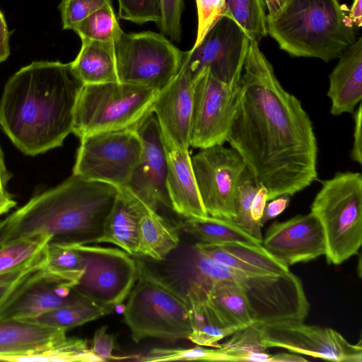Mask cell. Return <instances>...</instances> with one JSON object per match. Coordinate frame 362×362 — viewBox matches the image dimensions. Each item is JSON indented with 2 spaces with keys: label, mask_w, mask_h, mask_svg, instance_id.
<instances>
[{
  "label": "cell",
  "mask_w": 362,
  "mask_h": 362,
  "mask_svg": "<svg viewBox=\"0 0 362 362\" xmlns=\"http://www.w3.org/2000/svg\"><path fill=\"white\" fill-rule=\"evenodd\" d=\"M226 142L267 201L290 197L317 178V144L300 101L276 78L259 42H250Z\"/></svg>",
  "instance_id": "1"
},
{
  "label": "cell",
  "mask_w": 362,
  "mask_h": 362,
  "mask_svg": "<svg viewBox=\"0 0 362 362\" xmlns=\"http://www.w3.org/2000/svg\"><path fill=\"white\" fill-rule=\"evenodd\" d=\"M71 64L35 61L13 74L0 99V125L23 153L35 156L62 146L72 133L81 87Z\"/></svg>",
  "instance_id": "2"
},
{
  "label": "cell",
  "mask_w": 362,
  "mask_h": 362,
  "mask_svg": "<svg viewBox=\"0 0 362 362\" xmlns=\"http://www.w3.org/2000/svg\"><path fill=\"white\" fill-rule=\"evenodd\" d=\"M118 192L111 184L72 175L1 220L0 246L42 234L50 242L90 244L100 235Z\"/></svg>",
  "instance_id": "3"
},
{
  "label": "cell",
  "mask_w": 362,
  "mask_h": 362,
  "mask_svg": "<svg viewBox=\"0 0 362 362\" xmlns=\"http://www.w3.org/2000/svg\"><path fill=\"white\" fill-rule=\"evenodd\" d=\"M267 33L280 49L326 62L338 59L356 40L347 8L339 0H286L267 16Z\"/></svg>",
  "instance_id": "4"
},
{
  "label": "cell",
  "mask_w": 362,
  "mask_h": 362,
  "mask_svg": "<svg viewBox=\"0 0 362 362\" xmlns=\"http://www.w3.org/2000/svg\"><path fill=\"white\" fill-rule=\"evenodd\" d=\"M188 281L200 284L227 280L245 294L255 322L304 321L310 304L300 279L288 272L281 274L250 273L228 267L197 252L187 260Z\"/></svg>",
  "instance_id": "5"
},
{
  "label": "cell",
  "mask_w": 362,
  "mask_h": 362,
  "mask_svg": "<svg viewBox=\"0 0 362 362\" xmlns=\"http://www.w3.org/2000/svg\"><path fill=\"white\" fill-rule=\"evenodd\" d=\"M137 279L128 296L124 320L134 342L156 338L174 342L192 333L185 296L136 260Z\"/></svg>",
  "instance_id": "6"
},
{
  "label": "cell",
  "mask_w": 362,
  "mask_h": 362,
  "mask_svg": "<svg viewBox=\"0 0 362 362\" xmlns=\"http://www.w3.org/2000/svg\"><path fill=\"white\" fill-rule=\"evenodd\" d=\"M322 184L310 212L322 227L327 263L340 264L357 255L362 244V175L337 173Z\"/></svg>",
  "instance_id": "7"
},
{
  "label": "cell",
  "mask_w": 362,
  "mask_h": 362,
  "mask_svg": "<svg viewBox=\"0 0 362 362\" xmlns=\"http://www.w3.org/2000/svg\"><path fill=\"white\" fill-rule=\"evenodd\" d=\"M159 91L121 82L82 85L76 103L72 133L79 139L132 129L152 112Z\"/></svg>",
  "instance_id": "8"
},
{
  "label": "cell",
  "mask_w": 362,
  "mask_h": 362,
  "mask_svg": "<svg viewBox=\"0 0 362 362\" xmlns=\"http://www.w3.org/2000/svg\"><path fill=\"white\" fill-rule=\"evenodd\" d=\"M115 45L119 81L159 92L177 74L185 54L153 31L124 32Z\"/></svg>",
  "instance_id": "9"
},
{
  "label": "cell",
  "mask_w": 362,
  "mask_h": 362,
  "mask_svg": "<svg viewBox=\"0 0 362 362\" xmlns=\"http://www.w3.org/2000/svg\"><path fill=\"white\" fill-rule=\"evenodd\" d=\"M72 175L125 187L139 164L142 144L134 128L80 139Z\"/></svg>",
  "instance_id": "10"
},
{
  "label": "cell",
  "mask_w": 362,
  "mask_h": 362,
  "mask_svg": "<svg viewBox=\"0 0 362 362\" xmlns=\"http://www.w3.org/2000/svg\"><path fill=\"white\" fill-rule=\"evenodd\" d=\"M71 243L85 261V271L72 289L113 310L127 298L136 283V261L122 249Z\"/></svg>",
  "instance_id": "11"
},
{
  "label": "cell",
  "mask_w": 362,
  "mask_h": 362,
  "mask_svg": "<svg viewBox=\"0 0 362 362\" xmlns=\"http://www.w3.org/2000/svg\"><path fill=\"white\" fill-rule=\"evenodd\" d=\"M191 159L208 215L233 220L238 187L248 173L243 158L234 149L223 144L200 149Z\"/></svg>",
  "instance_id": "12"
},
{
  "label": "cell",
  "mask_w": 362,
  "mask_h": 362,
  "mask_svg": "<svg viewBox=\"0 0 362 362\" xmlns=\"http://www.w3.org/2000/svg\"><path fill=\"white\" fill-rule=\"evenodd\" d=\"M238 91L239 81L224 83L207 69L195 76L190 147L202 149L226 142Z\"/></svg>",
  "instance_id": "13"
},
{
  "label": "cell",
  "mask_w": 362,
  "mask_h": 362,
  "mask_svg": "<svg viewBox=\"0 0 362 362\" xmlns=\"http://www.w3.org/2000/svg\"><path fill=\"white\" fill-rule=\"evenodd\" d=\"M262 343L268 349L339 362H361L362 346L349 343L339 332L300 320L261 323Z\"/></svg>",
  "instance_id": "14"
},
{
  "label": "cell",
  "mask_w": 362,
  "mask_h": 362,
  "mask_svg": "<svg viewBox=\"0 0 362 362\" xmlns=\"http://www.w3.org/2000/svg\"><path fill=\"white\" fill-rule=\"evenodd\" d=\"M250 39L231 18L222 16L195 47L185 52L182 65L195 76L207 69L226 83L240 80Z\"/></svg>",
  "instance_id": "15"
},
{
  "label": "cell",
  "mask_w": 362,
  "mask_h": 362,
  "mask_svg": "<svg viewBox=\"0 0 362 362\" xmlns=\"http://www.w3.org/2000/svg\"><path fill=\"white\" fill-rule=\"evenodd\" d=\"M134 129L141 139L142 151L139 164L124 188L158 213L161 208L172 210L166 189V150L153 113Z\"/></svg>",
  "instance_id": "16"
},
{
  "label": "cell",
  "mask_w": 362,
  "mask_h": 362,
  "mask_svg": "<svg viewBox=\"0 0 362 362\" xmlns=\"http://www.w3.org/2000/svg\"><path fill=\"white\" fill-rule=\"evenodd\" d=\"M86 300L69 283L43 267L25 279L0 304V319L32 320Z\"/></svg>",
  "instance_id": "17"
},
{
  "label": "cell",
  "mask_w": 362,
  "mask_h": 362,
  "mask_svg": "<svg viewBox=\"0 0 362 362\" xmlns=\"http://www.w3.org/2000/svg\"><path fill=\"white\" fill-rule=\"evenodd\" d=\"M195 76L183 65L152 107L166 151L189 149Z\"/></svg>",
  "instance_id": "18"
},
{
  "label": "cell",
  "mask_w": 362,
  "mask_h": 362,
  "mask_svg": "<svg viewBox=\"0 0 362 362\" xmlns=\"http://www.w3.org/2000/svg\"><path fill=\"white\" fill-rule=\"evenodd\" d=\"M262 245L288 267L309 262L326 252L322 227L311 212L283 222H273L267 228Z\"/></svg>",
  "instance_id": "19"
},
{
  "label": "cell",
  "mask_w": 362,
  "mask_h": 362,
  "mask_svg": "<svg viewBox=\"0 0 362 362\" xmlns=\"http://www.w3.org/2000/svg\"><path fill=\"white\" fill-rule=\"evenodd\" d=\"M166 189L172 210L184 218L208 214L202 203L189 149L166 151Z\"/></svg>",
  "instance_id": "20"
},
{
  "label": "cell",
  "mask_w": 362,
  "mask_h": 362,
  "mask_svg": "<svg viewBox=\"0 0 362 362\" xmlns=\"http://www.w3.org/2000/svg\"><path fill=\"white\" fill-rule=\"evenodd\" d=\"M329 75L327 96L330 112L337 116L354 113L362 99V37H359L339 57Z\"/></svg>",
  "instance_id": "21"
},
{
  "label": "cell",
  "mask_w": 362,
  "mask_h": 362,
  "mask_svg": "<svg viewBox=\"0 0 362 362\" xmlns=\"http://www.w3.org/2000/svg\"><path fill=\"white\" fill-rule=\"evenodd\" d=\"M194 249L212 260L241 271L261 274H281L288 267L272 256L262 244L197 243Z\"/></svg>",
  "instance_id": "22"
},
{
  "label": "cell",
  "mask_w": 362,
  "mask_h": 362,
  "mask_svg": "<svg viewBox=\"0 0 362 362\" xmlns=\"http://www.w3.org/2000/svg\"><path fill=\"white\" fill-rule=\"evenodd\" d=\"M65 329L54 328L31 320L0 319V361L31 354L66 336Z\"/></svg>",
  "instance_id": "23"
},
{
  "label": "cell",
  "mask_w": 362,
  "mask_h": 362,
  "mask_svg": "<svg viewBox=\"0 0 362 362\" xmlns=\"http://www.w3.org/2000/svg\"><path fill=\"white\" fill-rule=\"evenodd\" d=\"M146 206L127 189L119 188L100 235L90 244L111 243L131 255H136L139 219Z\"/></svg>",
  "instance_id": "24"
},
{
  "label": "cell",
  "mask_w": 362,
  "mask_h": 362,
  "mask_svg": "<svg viewBox=\"0 0 362 362\" xmlns=\"http://www.w3.org/2000/svg\"><path fill=\"white\" fill-rule=\"evenodd\" d=\"M187 298L192 322V333L187 339L197 345L219 348L218 341L233 334L237 329L228 326L209 301L203 286L188 281L183 293Z\"/></svg>",
  "instance_id": "25"
},
{
  "label": "cell",
  "mask_w": 362,
  "mask_h": 362,
  "mask_svg": "<svg viewBox=\"0 0 362 362\" xmlns=\"http://www.w3.org/2000/svg\"><path fill=\"white\" fill-rule=\"evenodd\" d=\"M70 64L83 85L119 82L114 42L81 40V49Z\"/></svg>",
  "instance_id": "26"
},
{
  "label": "cell",
  "mask_w": 362,
  "mask_h": 362,
  "mask_svg": "<svg viewBox=\"0 0 362 362\" xmlns=\"http://www.w3.org/2000/svg\"><path fill=\"white\" fill-rule=\"evenodd\" d=\"M176 229L159 213L146 206L139 219L136 255L156 261L165 259L180 243Z\"/></svg>",
  "instance_id": "27"
},
{
  "label": "cell",
  "mask_w": 362,
  "mask_h": 362,
  "mask_svg": "<svg viewBox=\"0 0 362 362\" xmlns=\"http://www.w3.org/2000/svg\"><path fill=\"white\" fill-rule=\"evenodd\" d=\"M201 284L209 301L228 326L238 329L255 322L245 294L234 283L221 280Z\"/></svg>",
  "instance_id": "28"
},
{
  "label": "cell",
  "mask_w": 362,
  "mask_h": 362,
  "mask_svg": "<svg viewBox=\"0 0 362 362\" xmlns=\"http://www.w3.org/2000/svg\"><path fill=\"white\" fill-rule=\"evenodd\" d=\"M179 227L202 243L209 244H261L233 220L211 216L185 218Z\"/></svg>",
  "instance_id": "29"
},
{
  "label": "cell",
  "mask_w": 362,
  "mask_h": 362,
  "mask_svg": "<svg viewBox=\"0 0 362 362\" xmlns=\"http://www.w3.org/2000/svg\"><path fill=\"white\" fill-rule=\"evenodd\" d=\"M218 349L227 361L272 362L273 356L262 343L260 322L237 329Z\"/></svg>",
  "instance_id": "30"
},
{
  "label": "cell",
  "mask_w": 362,
  "mask_h": 362,
  "mask_svg": "<svg viewBox=\"0 0 362 362\" xmlns=\"http://www.w3.org/2000/svg\"><path fill=\"white\" fill-rule=\"evenodd\" d=\"M12 361H103L90 347L86 339L66 335L35 353L15 358Z\"/></svg>",
  "instance_id": "31"
},
{
  "label": "cell",
  "mask_w": 362,
  "mask_h": 362,
  "mask_svg": "<svg viewBox=\"0 0 362 362\" xmlns=\"http://www.w3.org/2000/svg\"><path fill=\"white\" fill-rule=\"evenodd\" d=\"M112 311L111 309L86 300L50 310L31 320L54 328L67 330L108 315Z\"/></svg>",
  "instance_id": "32"
},
{
  "label": "cell",
  "mask_w": 362,
  "mask_h": 362,
  "mask_svg": "<svg viewBox=\"0 0 362 362\" xmlns=\"http://www.w3.org/2000/svg\"><path fill=\"white\" fill-rule=\"evenodd\" d=\"M45 269L73 288L85 271V261L71 243L49 242Z\"/></svg>",
  "instance_id": "33"
},
{
  "label": "cell",
  "mask_w": 362,
  "mask_h": 362,
  "mask_svg": "<svg viewBox=\"0 0 362 362\" xmlns=\"http://www.w3.org/2000/svg\"><path fill=\"white\" fill-rule=\"evenodd\" d=\"M224 16L233 20L250 40L259 42L267 35L264 0H226Z\"/></svg>",
  "instance_id": "34"
},
{
  "label": "cell",
  "mask_w": 362,
  "mask_h": 362,
  "mask_svg": "<svg viewBox=\"0 0 362 362\" xmlns=\"http://www.w3.org/2000/svg\"><path fill=\"white\" fill-rule=\"evenodd\" d=\"M81 40L116 42L124 31L121 28L112 4L89 15L72 28Z\"/></svg>",
  "instance_id": "35"
},
{
  "label": "cell",
  "mask_w": 362,
  "mask_h": 362,
  "mask_svg": "<svg viewBox=\"0 0 362 362\" xmlns=\"http://www.w3.org/2000/svg\"><path fill=\"white\" fill-rule=\"evenodd\" d=\"M48 235L24 236L0 246V274L20 267L33 260L46 247Z\"/></svg>",
  "instance_id": "36"
},
{
  "label": "cell",
  "mask_w": 362,
  "mask_h": 362,
  "mask_svg": "<svg viewBox=\"0 0 362 362\" xmlns=\"http://www.w3.org/2000/svg\"><path fill=\"white\" fill-rule=\"evenodd\" d=\"M141 362L174 361H227L226 356L218 348L207 349L197 345L192 348L156 347L137 358Z\"/></svg>",
  "instance_id": "37"
},
{
  "label": "cell",
  "mask_w": 362,
  "mask_h": 362,
  "mask_svg": "<svg viewBox=\"0 0 362 362\" xmlns=\"http://www.w3.org/2000/svg\"><path fill=\"white\" fill-rule=\"evenodd\" d=\"M256 192L257 186L248 173L238 187L235 216L233 221L262 244V227L251 216L252 202Z\"/></svg>",
  "instance_id": "38"
},
{
  "label": "cell",
  "mask_w": 362,
  "mask_h": 362,
  "mask_svg": "<svg viewBox=\"0 0 362 362\" xmlns=\"http://www.w3.org/2000/svg\"><path fill=\"white\" fill-rule=\"evenodd\" d=\"M118 15L123 20L136 24L154 22L160 18L161 0H117Z\"/></svg>",
  "instance_id": "39"
},
{
  "label": "cell",
  "mask_w": 362,
  "mask_h": 362,
  "mask_svg": "<svg viewBox=\"0 0 362 362\" xmlns=\"http://www.w3.org/2000/svg\"><path fill=\"white\" fill-rule=\"evenodd\" d=\"M112 0H62L59 4L62 28L72 30L74 25Z\"/></svg>",
  "instance_id": "40"
},
{
  "label": "cell",
  "mask_w": 362,
  "mask_h": 362,
  "mask_svg": "<svg viewBox=\"0 0 362 362\" xmlns=\"http://www.w3.org/2000/svg\"><path fill=\"white\" fill-rule=\"evenodd\" d=\"M47 247V246H46ZM46 247L33 260L13 270L0 274V304L25 279L46 264Z\"/></svg>",
  "instance_id": "41"
},
{
  "label": "cell",
  "mask_w": 362,
  "mask_h": 362,
  "mask_svg": "<svg viewBox=\"0 0 362 362\" xmlns=\"http://www.w3.org/2000/svg\"><path fill=\"white\" fill-rule=\"evenodd\" d=\"M197 8L198 26L195 42L197 47L206 33L224 16L226 11V0H195Z\"/></svg>",
  "instance_id": "42"
},
{
  "label": "cell",
  "mask_w": 362,
  "mask_h": 362,
  "mask_svg": "<svg viewBox=\"0 0 362 362\" xmlns=\"http://www.w3.org/2000/svg\"><path fill=\"white\" fill-rule=\"evenodd\" d=\"M183 5V0H161L160 18L158 25L163 35L176 42L181 40Z\"/></svg>",
  "instance_id": "43"
},
{
  "label": "cell",
  "mask_w": 362,
  "mask_h": 362,
  "mask_svg": "<svg viewBox=\"0 0 362 362\" xmlns=\"http://www.w3.org/2000/svg\"><path fill=\"white\" fill-rule=\"evenodd\" d=\"M116 348L115 336L107 332V326L95 330L90 349L103 361L127 358L113 355L112 351Z\"/></svg>",
  "instance_id": "44"
},
{
  "label": "cell",
  "mask_w": 362,
  "mask_h": 362,
  "mask_svg": "<svg viewBox=\"0 0 362 362\" xmlns=\"http://www.w3.org/2000/svg\"><path fill=\"white\" fill-rule=\"evenodd\" d=\"M354 143L351 152V159L362 165V104L360 103L356 110L354 112Z\"/></svg>",
  "instance_id": "45"
},
{
  "label": "cell",
  "mask_w": 362,
  "mask_h": 362,
  "mask_svg": "<svg viewBox=\"0 0 362 362\" xmlns=\"http://www.w3.org/2000/svg\"><path fill=\"white\" fill-rule=\"evenodd\" d=\"M266 204L263 214L259 220V224L262 227L266 222L281 214L288 206L290 196L287 194L279 196Z\"/></svg>",
  "instance_id": "46"
},
{
  "label": "cell",
  "mask_w": 362,
  "mask_h": 362,
  "mask_svg": "<svg viewBox=\"0 0 362 362\" xmlns=\"http://www.w3.org/2000/svg\"><path fill=\"white\" fill-rule=\"evenodd\" d=\"M267 202V189L261 185L257 186V192L252 199L251 206V216L252 218L258 223L263 214Z\"/></svg>",
  "instance_id": "47"
},
{
  "label": "cell",
  "mask_w": 362,
  "mask_h": 362,
  "mask_svg": "<svg viewBox=\"0 0 362 362\" xmlns=\"http://www.w3.org/2000/svg\"><path fill=\"white\" fill-rule=\"evenodd\" d=\"M9 37L10 33L4 16L0 11V63L6 60L10 55Z\"/></svg>",
  "instance_id": "48"
},
{
  "label": "cell",
  "mask_w": 362,
  "mask_h": 362,
  "mask_svg": "<svg viewBox=\"0 0 362 362\" xmlns=\"http://www.w3.org/2000/svg\"><path fill=\"white\" fill-rule=\"evenodd\" d=\"M353 25L360 28L362 25V0H354L349 12Z\"/></svg>",
  "instance_id": "49"
},
{
  "label": "cell",
  "mask_w": 362,
  "mask_h": 362,
  "mask_svg": "<svg viewBox=\"0 0 362 362\" xmlns=\"http://www.w3.org/2000/svg\"><path fill=\"white\" fill-rule=\"evenodd\" d=\"M16 205V202L7 190L0 193V216L8 212Z\"/></svg>",
  "instance_id": "50"
},
{
  "label": "cell",
  "mask_w": 362,
  "mask_h": 362,
  "mask_svg": "<svg viewBox=\"0 0 362 362\" xmlns=\"http://www.w3.org/2000/svg\"><path fill=\"white\" fill-rule=\"evenodd\" d=\"M307 359L293 353H278L273 354L272 362H305Z\"/></svg>",
  "instance_id": "51"
},
{
  "label": "cell",
  "mask_w": 362,
  "mask_h": 362,
  "mask_svg": "<svg viewBox=\"0 0 362 362\" xmlns=\"http://www.w3.org/2000/svg\"><path fill=\"white\" fill-rule=\"evenodd\" d=\"M11 177V173L6 168L4 153L0 146V185L6 188Z\"/></svg>",
  "instance_id": "52"
},
{
  "label": "cell",
  "mask_w": 362,
  "mask_h": 362,
  "mask_svg": "<svg viewBox=\"0 0 362 362\" xmlns=\"http://www.w3.org/2000/svg\"><path fill=\"white\" fill-rule=\"evenodd\" d=\"M286 0H264L268 9L267 16L272 17L276 14L284 4Z\"/></svg>",
  "instance_id": "53"
},
{
  "label": "cell",
  "mask_w": 362,
  "mask_h": 362,
  "mask_svg": "<svg viewBox=\"0 0 362 362\" xmlns=\"http://www.w3.org/2000/svg\"><path fill=\"white\" fill-rule=\"evenodd\" d=\"M125 308H126V306L124 305H123L122 303H119V304L115 305L114 310H115L117 313H119V314L123 313L124 314V313L125 311Z\"/></svg>",
  "instance_id": "54"
},
{
  "label": "cell",
  "mask_w": 362,
  "mask_h": 362,
  "mask_svg": "<svg viewBox=\"0 0 362 362\" xmlns=\"http://www.w3.org/2000/svg\"><path fill=\"white\" fill-rule=\"evenodd\" d=\"M6 188H4L3 187H1V186L0 185V193H1V192H4V191H6Z\"/></svg>",
  "instance_id": "55"
},
{
  "label": "cell",
  "mask_w": 362,
  "mask_h": 362,
  "mask_svg": "<svg viewBox=\"0 0 362 362\" xmlns=\"http://www.w3.org/2000/svg\"><path fill=\"white\" fill-rule=\"evenodd\" d=\"M1 221V220H0Z\"/></svg>",
  "instance_id": "56"
}]
</instances>
